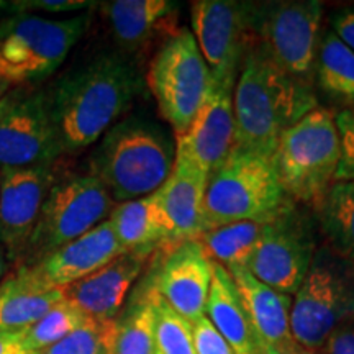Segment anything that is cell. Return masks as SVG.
Wrapping results in <instances>:
<instances>
[{
    "mask_svg": "<svg viewBox=\"0 0 354 354\" xmlns=\"http://www.w3.org/2000/svg\"><path fill=\"white\" fill-rule=\"evenodd\" d=\"M317 220L307 209L289 202L266 221L259 246L246 269L281 294L299 290L318 250Z\"/></svg>",
    "mask_w": 354,
    "mask_h": 354,
    "instance_id": "cell-10",
    "label": "cell"
},
{
    "mask_svg": "<svg viewBox=\"0 0 354 354\" xmlns=\"http://www.w3.org/2000/svg\"><path fill=\"white\" fill-rule=\"evenodd\" d=\"M209 177L192 167L174 165L172 174L156 190L169 243L198 240L205 228V190Z\"/></svg>",
    "mask_w": 354,
    "mask_h": 354,
    "instance_id": "cell-20",
    "label": "cell"
},
{
    "mask_svg": "<svg viewBox=\"0 0 354 354\" xmlns=\"http://www.w3.org/2000/svg\"><path fill=\"white\" fill-rule=\"evenodd\" d=\"M228 272L232 274L264 354H290L297 343L290 330L289 295L263 284L246 268H230Z\"/></svg>",
    "mask_w": 354,
    "mask_h": 354,
    "instance_id": "cell-18",
    "label": "cell"
},
{
    "mask_svg": "<svg viewBox=\"0 0 354 354\" xmlns=\"http://www.w3.org/2000/svg\"><path fill=\"white\" fill-rule=\"evenodd\" d=\"M320 351L323 354H354V318L336 326Z\"/></svg>",
    "mask_w": 354,
    "mask_h": 354,
    "instance_id": "cell-34",
    "label": "cell"
},
{
    "mask_svg": "<svg viewBox=\"0 0 354 354\" xmlns=\"http://www.w3.org/2000/svg\"><path fill=\"white\" fill-rule=\"evenodd\" d=\"M322 19L317 0L256 2L254 44L279 69L312 86Z\"/></svg>",
    "mask_w": 354,
    "mask_h": 354,
    "instance_id": "cell-8",
    "label": "cell"
},
{
    "mask_svg": "<svg viewBox=\"0 0 354 354\" xmlns=\"http://www.w3.org/2000/svg\"><path fill=\"white\" fill-rule=\"evenodd\" d=\"M268 220L236 221L209 230L198 238L203 253L223 268H246L258 250Z\"/></svg>",
    "mask_w": 354,
    "mask_h": 354,
    "instance_id": "cell-26",
    "label": "cell"
},
{
    "mask_svg": "<svg viewBox=\"0 0 354 354\" xmlns=\"http://www.w3.org/2000/svg\"><path fill=\"white\" fill-rule=\"evenodd\" d=\"M141 88L138 69L120 53H102L64 74L48 95L63 153L94 145L130 107Z\"/></svg>",
    "mask_w": 354,
    "mask_h": 354,
    "instance_id": "cell-1",
    "label": "cell"
},
{
    "mask_svg": "<svg viewBox=\"0 0 354 354\" xmlns=\"http://www.w3.org/2000/svg\"><path fill=\"white\" fill-rule=\"evenodd\" d=\"M331 32L354 53V7L343 8L330 19Z\"/></svg>",
    "mask_w": 354,
    "mask_h": 354,
    "instance_id": "cell-36",
    "label": "cell"
},
{
    "mask_svg": "<svg viewBox=\"0 0 354 354\" xmlns=\"http://www.w3.org/2000/svg\"><path fill=\"white\" fill-rule=\"evenodd\" d=\"M192 335L197 354H236L205 315L192 323Z\"/></svg>",
    "mask_w": 354,
    "mask_h": 354,
    "instance_id": "cell-33",
    "label": "cell"
},
{
    "mask_svg": "<svg viewBox=\"0 0 354 354\" xmlns=\"http://www.w3.org/2000/svg\"><path fill=\"white\" fill-rule=\"evenodd\" d=\"M294 295L292 336L299 346L318 351L336 326L354 318V266L323 245Z\"/></svg>",
    "mask_w": 354,
    "mask_h": 354,
    "instance_id": "cell-6",
    "label": "cell"
},
{
    "mask_svg": "<svg viewBox=\"0 0 354 354\" xmlns=\"http://www.w3.org/2000/svg\"><path fill=\"white\" fill-rule=\"evenodd\" d=\"M15 10H39V12H76L84 8L94 7V2H82V0H30V2H13L10 3Z\"/></svg>",
    "mask_w": 354,
    "mask_h": 354,
    "instance_id": "cell-35",
    "label": "cell"
},
{
    "mask_svg": "<svg viewBox=\"0 0 354 354\" xmlns=\"http://www.w3.org/2000/svg\"><path fill=\"white\" fill-rule=\"evenodd\" d=\"M125 253L109 220L68 245L57 248L38 263L28 266L39 281L50 287H66L87 277Z\"/></svg>",
    "mask_w": 354,
    "mask_h": 354,
    "instance_id": "cell-17",
    "label": "cell"
},
{
    "mask_svg": "<svg viewBox=\"0 0 354 354\" xmlns=\"http://www.w3.org/2000/svg\"><path fill=\"white\" fill-rule=\"evenodd\" d=\"M290 198L286 196L272 156L233 149L209 177L203 202L209 230L250 220H271Z\"/></svg>",
    "mask_w": 354,
    "mask_h": 354,
    "instance_id": "cell-4",
    "label": "cell"
},
{
    "mask_svg": "<svg viewBox=\"0 0 354 354\" xmlns=\"http://www.w3.org/2000/svg\"><path fill=\"white\" fill-rule=\"evenodd\" d=\"M115 354H154V304L151 279L118 320Z\"/></svg>",
    "mask_w": 354,
    "mask_h": 354,
    "instance_id": "cell-28",
    "label": "cell"
},
{
    "mask_svg": "<svg viewBox=\"0 0 354 354\" xmlns=\"http://www.w3.org/2000/svg\"><path fill=\"white\" fill-rule=\"evenodd\" d=\"M212 274V261L203 253L201 243L190 240L177 243L167 251L151 284L171 308L194 323L205 315Z\"/></svg>",
    "mask_w": 354,
    "mask_h": 354,
    "instance_id": "cell-16",
    "label": "cell"
},
{
    "mask_svg": "<svg viewBox=\"0 0 354 354\" xmlns=\"http://www.w3.org/2000/svg\"><path fill=\"white\" fill-rule=\"evenodd\" d=\"M317 107L310 84L279 69L253 44L233 91V149L272 156L282 133Z\"/></svg>",
    "mask_w": 354,
    "mask_h": 354,
    "instance_id": "cell-2",
    "label": "cell"
},
{
    "mask_svg": "<svg viewBox=\"0 0 354 354\" xmlns=\"http://www.w3.org/2000/svg\"><path fill=\"white\" fill-rule=\"evenodd\" d=\"M177 6L167 0H115L102 3L113 38L127 53L143 48L165 28Z\"/></svg>",
    "mask_w": 354,
    "mask_h": 354,
    "instance_id": "cell-23",
    "label": "cell"
},
{
    "mask_svg": "<svg viewBox=\"0 0 354 354\" xmlns=\"http://www.w3.org/2000/svg\"><path fill=\"white\" fill-rule=\"evenodd\" d=\"M339 140V165L335 180H354V104L335 115Z\"/></svg>",
    "mask_w": 354,
    "mask_h": 354,
    "instance_id": "cell-32",
    "label": "cell"
},
{
    "mask_svg": "<svg viewBox=\"0 0 354 354\" xmlns=\"http://www.w3.org/2000/svg\"><path fill=\"white\" fill-rule=\"evenodd\" d=\"M8 88H10V84H8L3 77H0V100L7 95Z\"/></svg>",
    "mask_w": 354,
    "mask_h": 354,
    "instance_id": "cell-39",
    "label": "cell"
},
{
    "mask_svg": "<svg viewBox=\"0 0 354 354\" xmlns=\"http://www.w3.org/2000/svg\"><path fill=\"white\" fill-rule=\"evenodd\" d=\"M64 300L63 287H50L24 266L0 284V330H24Z\"/></svg>",
    "mask_w": 354,
    "mask_h": 354,
    "instance_id": "cell-22",
    "label": "cell"
},
{
    "mask_svg": "<svg viewBox=\"0 0 354 354\" xmlns=\"http://www.w3.org/2000/svg\"><path fill=\"white\" fill-rule=\"evenodd\" d=\"M212 284L205 317L236 354H264L227 268L212 261Z\"/></svg>",
    "mask_w": 354,
    "mask_h": 354,
    "instance_id": "cell-21",
    "label": "cell"
},
{
    "mask_svg": "<svg viewBox=\"0 0 354 354\" xmlns=\"http://www.w3.org/2000/svg\"><path fill=\"white\" fill-rule=\"evenodd\" d=\"M210 84V71L190 30H179L161 44L148 73L158 109L176 136L187 130Z\"/></svg>",
    "mask_w": 354,
    "mask_h": 354,
    "instance_id": "cell-9",
    "label": "cell"
},
{
    "mask_svg": "<svg viewBox=\"0 0 354 354\" xmlns=\"http://www.w3.org/2000/svg\"><path fill=\"white\" fill-rule=\"evenodd\" d=\"M88 24V13L68 20L25 15L8 21L0 32V77L19 86L51 76L87 32Z\"/></svg>",
    "mask_w": 354,
    "mask_h": 354,
    "instance_id": "cell-7",
    "label": "cell"
},
{
    "mask_svg": "<svg viewBox=\"0 0 354 354\" xmlns=\"http://www.w3.org/2000/svg\"><path fill=\"white\" fill-rule=\"evenodd\" d=\"M0 354H39L26 346L21 330H0Z\"/></svg>",
    "mask_w": 354,
    "mask_h": 354,
    "instance_id": "cell-37",
    "label": "cell"
},
{
    "mask_svg": "<svg viewBox=\"0 0 354 354\" xmlns=\"http://www.w3.org/2000/svg\"><path fill=\"white\" fill-rule=\"evenodd\" d=\"M154 304V354H197L192 323L180 317L159 297L153 287Z\"/></svg>",
    "mask_w": 354,
    "mask_h": 354,
    "instance_id": "cell-30",
    "label": "cell"
},
{
    "mask_svg": "<svg viewBox=\"0 0 354 354\" xmlns=\"http://www.w3.org/2000/svg\"><path fill=\"white\" fill-rule=\"evenodd\" d=\"M256 2L196 0L190 24L198 50L216 82L236 84L248 50L254 44Z\"/></svg>",
    "mask_w": 354,
    "mask_h": 354,
    "instance_id": "cell-12",
    "label": "cell"
},
{
    "mask_svg": "<svg viewBox=\"0 0 354 354\" xmlns=\"http://www.w3.org/2000/svg\"><path fill=\"white\" fill-rule=\"evenodd\" d=\"M8 100H10V94H7L6 97H3L2 100H0V115L3 113V110L7 109V105H8Z\"/></svg>",
    "mask_w": 354,
    "mask_h": 354,
    "instance_id": "cell-41",
    "label": "cell"
},
{
    "mask_svg": "<svg viewBox=\"0 0 354 354\" xmlns=\"http://www.w3.org/2000/svg\"><path fill=\"white\" fill-rule=\"evenodd\" d=\"M3 6V3H0V7H2Z\"/></svg>",
    "mask_w": 354,
    "mask_h": 354,
    "instance_id": "cell-42",
    "label": "cell"
},
{
    "mask_svg": "<svg viewBox=\"0 0 354 354\" xmlns=\"http://www.w3.org/2000/svg\"><path fill=\"white\" fill-rule=\"evenodd\" d=\"M118 320L88 318L84 325L41 354H115Z\"/></svg>",
    "mask_w": 354,
    "mask_h": 354,
    "instance_id": "cell-31",
    "label": "cell"
},
{
    "mask_svg": "<svg viewBox=\"0 0 354 354\" xmlns=\"http://www.w3.org/2000/svg\"><path fill=\"white\" fill-rule=\"evenodd\" d=\"M315 209L326 246L354 266V180H335Z\"/></svg>",
    "mask_w": 354,
    "mask_h": 354,
    "instance_id": "cell-25",
    "label": "cell"
},
{
    "mask_svg": "<svg viewBox=\"0 0 354 354\" xmlns=\"http://www.w3.org/2000/svg\"><path fill=\"white\" fill-rule=\"evenodd\" d=\"M279 183L292 202L317 207L335 183L339 140L333 113L317 107L282 133L272 154Z\"/></svg>",
    "mask_w": 354,
    "mask_h": 354,
    "instance_id": "cell-5",
    "label": "cell"
},
{
    "mask_svg": "<svg viewBox=\"0 0 354 354\" xmlns=\"http://www.w3.org/2000/svg\"><path fill=\"white\" fill-rule=\"evenodd\" d=\"M88 318L91 317H87L76 305L68 300H61L35 325L21 330L24 342L32 351L41 354L53 344L73 333L74 330H77Z\"/></svg>",
    "mask_w": 354,
    "mask_h": 354,
    "instance_id": "cell-29",
    "label": "cell"
},
{
    "mask_svg": "<svg viewBox=\"0 0 354 354\" xmlns=\"http://www.w3.org/2000/svg\"><path fill=\"white\" fill-rule=\"evenodd\" d=\"M148 256L123 253L74 284L63 287L64 300L76 305L87 317L113 320L125 302L128 290L143 271Z\"/></svg>",
    "mask_w": 354,
    "mask_h": 354,
    "instance_id": "cell-19",
    "label": "cell"
},
{
    "mask_svg": "<svg viewBox=\"0 0 354 354\" xmlns=\"http://www.w3.org/2000/svg\"><path fill=\"white\" fill-rule=\"evenodd\" d=\"M112 205L109 190L94 176H74L53 184L25 254L33 264L38 263L95 228L110 214Z\"/></svg>",
    "mask_w": 354,
    "mask_h": 354,
    "instance_id": "cell-11",
    "label": "cell"
},
{
    "mask_svg": "<svg viewBox=\"0 0 354 354\" xmlns=\"http://www.w3.org/2000/svg\"><path fill=\"white\" fill-rule=\"evenodd\" d=\"M176 145L154 120L133 115L105 133L91 156L92 174L113 202L151 196L174 169Z\"/></svg>",
    "mask_w": 354,
    "mask_h": 354,
    "instance_id": "cell-3",
    "label": "cell"
},
{
    "mask_svg": "<svg viewBox=\"0 0 354 354\" xmlns=\"http://www.w3.org/2000/svg\"><path fill=\"white\" fill-rule=\"evenodd\" d=\"M0 171V246L13 259L26 253L53 174L50 166Z\"/></svg>",
    "mask_w": 354,
    "mask_h": 354,
    "instance_id": "cell-15",
    "label": "cell"
},
{
    "mask_svg": "<svg viewBox=\"0 0 354 354\" xmlns=\"http://www.w3.org/2000/svg\"><path fill=\"white\" fill-rule=\"evenodd\" d=\"M8 269V261H7V253L3 251V248L0 246V279L6 276Z\"/></svg>",
    "mask_w": 354,
    "mask_h": 354,
    "instance_id": "cell-38",
    "label": "cell"
},
{
    "mask_svg": "<svg viewBox=\"0 0 354 354\" xmlns=\"http://www.w3.org/2000/svg\"><path fill=\"white\" fill-rule=\"evenodd\" d=\"M63 153L44 92L10 94L0 115V169L50 166Z\"/></svg>",
    "mask_w": 354,
    "mask_h": 354,
    "instance_id": "cell-13",
    "label": "cell"
},
{
    "mask_svg": "<svg viewBox=\"0 0 354 354\" xmlns=\"http://www.w3.org/2000/svg\"><path fill=\"white\" fill-rule=\"evenodd\" d=\"M290 354H323V353L320 351V349H318V351H313V349L302 348V346H299V344H297V348H295Z\"/></svg>",
    "mask_w": 354,
    "mask_h": 354,
    "instance_id": "cell-40",
    "label": "cell"
},
{
    "mask_svg": "<svg viewBox=\"0 0 354 354\" xmlns=\"http://www.w3.org/2000/svg\"><path fill=\"white\" fill-rule=\"evenodd\" d=\"M234 82L210 77L205 99L192 123L176 136V161L210 176L227 161L234 148Z\"/></svg>",
    "mask_w": 354,
    "mask_h": 354,
    "instance_id": "cell-14",
    "label": "cell"
},
{
    "mask_svg": "<svg viewBox=\"0 0 354 354\" xmlns=\"http://www.w3.org/2000/svg\"><path fill=\"white\" fill-rule=\"evenodd\" d=\"M109 221L125 253L149 256L153 250L169 243L156 192L120 203L110 212Z\"/></svg>",
    "mask_w": 354,
    "mask_h": 354,
    "instance_id": "cell-24",
    "label": "cell"
},
{
    "mask_svg": "<svg viewBox=\"0 0 354 354\" xmlns=\"http://www.w3.org/2000/svg\"><path fill=\"white\" fill-rule=\"evenodd\" d=\"M313 77L331 99L354 104V53L331 30L320 38Z\"/></svg>",
    "mask_w": 354,
    "mask_h": 354,
    "instance_id": "cell-27",
    "label": "cell"
},
{
    "mask_svg": "<svg viewBox=\"0 0 354 354\" xmlns=\"http://www.w3.org/2000/svg\"><path fill=\"white\" fill-rule=\"evenodd\" d=\"M0 176H2V171H0Z\"/></svg>",
    "mask_w": 354,
    "mask_h": 354,
    "instance_id": "cell-43",
    "label": "cell"
}]
</instances>
